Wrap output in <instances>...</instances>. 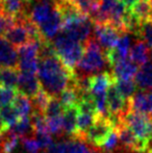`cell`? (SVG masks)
Returning a JSON list of instances; mask_svg holds the SVG:
<instances>
[{
  "mask_svg": "<svg viewBox=\"0 0 152 153\" xmlns=\"http://www.w3.org/2000/svg\"><path fill=\"white\" fill-rule=\"evenodd\" d=\"M38 78L41 88L49 96L57 98L75 78V74L70 71L54 53L39 57Z\"/></svg>",
  "mask_w": 152,
  "mask_h": 153,
  "instance_id": "1",
  "label": "cell"
},
{
  "mask_svg": "<svg viewBox=\"0 0 152 153\" xmlns=\"http://www.w3.org/2000/svg\"><path fill=\"white\" fill-rule=\"evenodd\" d=\"M108 65L105 52L92 36L85 44V53L77 64L74 74L76 77H89L101 73Z\"/></svg>",
  "mask_w": 152,
  "mask_h": 153,
  "instance_id": "2",
  "label": "cell"
},
{
  "mask_svg": "<svg viewBox=\"0 0 152 153\" xmlns=\"http://www.w3.org/2000/svg\"><path fill=\"white\" fill-rule=\"evenodd\" d=\"M55 54L70 71L74 72L85 53V45L76 42L64 31H59L51 41Z\"/></svg>",
  "mask_w": 152,
  "mask_h": 153,
  "instance_id": "3",
  "label": "cell"
},
{
  "mask_svg": "<svg viewBox=\"0 0 152 153\" xmlns=\"http://www.w3.org/2000/svg\"><path fill=\"white\" fill-rule=\"evenodd\" d=\"M121 121L134 133L145 149L148 150L152 141V117L127 109L122 116Z\"/></svg>",
  "mask_w": 152,
  "mask_h": 153,
  "instance_id": "4",
  "label": "cell"
},
{
  "mask_svg": "<svg viewBox=\"0 0 152 153\" xmlns=\"http://www.w3.org/2000/svg\"><path fill=\"white\" fill-rule=\"evenodd\" d=\"M114 129V124L108 118L98 117L93 125L85 132L82 140L97 149L103 145Z\"/></svg>",
  "mask_w": 152,
  "mask_h": 153,
  "instance_id": "5",
  "label": "cell"
},
{
  "mask_svg": "<svg viewBox=\"0 0 152 153\" xmlns=\"http://www.w3.org/2000/svg\"><path fill=\"white\" fill-rule=\"evenodd\" d=\"M39 50L40 43L29 42L28 44L19 47L18 52V70L20 72L37 74L39 68Z\"/></svg>",
  "mask_w": 152,
  "mask_h": 153,
  "instance_id": "6",
  "label": "cell"
},
{
  "mask_svg": "<svg viewBox=\"0 0 152 153\" xmlns=\"http://www.w3.org/2000/svg\"><path fill=\"white\" fill-rule=\"evenodd\" d=\"M120 34L121 32L110 24H94L93 38L105 53L114 48Z\"/></svg>",
  "mask_w": 152,
  "mask_h": 153,
  "instance_id": "7",
  "label": "cell"
},
{
  "mask_svg": "<svg viewBox=\"0 0 152 153\" xmlns=\"http://www.w3.org/2000/svg\"><path fill=\"white\" fill-rule=\"evenodd\" d=\"M128 109L152 117V91H138L127 101Z\"/></svg>",
  "mask_w": 152,
  "mask_h": 153,
  "instance_id": "8",
  "label": "cell"
},
{
  "mask_svg": "<svg viewBox=\"0 0 152 153\" xmlns=\"http://www.w3.org/2000/svg\"><path fill=\"white\" fill-rule=\"evenodd\" d=\"M41 89L42 88L37 74L19 72L17 92L25 95L28 98H33Z\"/></svg>",
  "mask_w": 152,
  "mask_h": 153,
  "instance_id": "9",
  "label": "cell"
},
{
  "mask_svg": "<svg viewBox=\"0 0 152 153\" xmlns=\"http://www.w3.org/2000/svg\"><path fill=\"white\" fill-rule=\"evenodd\" d=\"M3 38L12 46L18 47V48L30 42L28 32L19 20H16V23L13 26H10L3 32Z\"/></svg>",
  "mask_w": 152,
  "mask_h": 153,
  "instance_id": "10",
  "label": "cell"
},
{
  "mask_svg": "<svg viewBox=\"0 0 152 153\" xmlns=\"http://www.w3.org/2000/svg\"><path fill=\"white\" fill-rule=\"evenodd\" d=\"M114 82V77L112 73L106 71L98 73L90 77V93L93 97L106 95L108 88Z\"/></svg>",
  "mask_w": 152,
  "mask_h": 153,
  "instance_id": "11",
  "label": "cell"
},
{
  "mask_svg": "<svg viewBox=\"0 0 152 153\" xmlns=\"http://www.w3.org/2000/svg\"><path fill=\"white\" fill-rule=\"evenodd\" d=\"M18 52L3 36H0V68L18 69Z\"/></svg>",
  "mask_w": 152,
  "mask_h": 153,
  "instance_id": "12",
  "label": "cell"
},
{
  "mask_svg": "<svg viewBox=\"0 0 152 153\" xmlns=\"http://www.w3.org/2000/svg\"><path fill=\"white\" fill-rule=\"evenodd\" d=\"M113 68V77L118 80H132L134 78L139 68L132 61H130L129 57L116 62Z\"/></svg>",
  "mask_w": 152,
  "mask_h": 153,
  "instance_id": "13",
  "label": "cell"
},
{
  "mask_svg": "<svg viewBox=\"0 0 152 153\" xmlns=\"http://www.w3.org/2000/svg\"><path fill=\"white\" fill-rule=\"evenodd\" d=\"M134 83L140 91H152V62L141 66L134 76Z\"/></svg>",
  "mask_w": 152,
  "mask_h": 153,
  "instance_id": "14",
  "label": "cell"
},
{
  "mask_svg": "<svg viewBox=\"0 0 152 153\" xmlns=\"http://www.w3.org/2000/svg\"><path fill=\"white\" fill-rule=\"evenodd\" d=\"M150 56V49L146 46L144 42L141 40H136L131 45V48L129 50V59L136 66H143L146 62H149Z\"/></svg>",
  "mask_w": 152,
  "mask_h": 153,
  "instance_id": "15",
  "label": "cell"
},
{
  "mask_svg": "<svg viewBox=\"0 0 152 153\" xmlns=\"http://www.w3.org/2000/svg\"><path fill=\"white\" fill-rule=\"evenodd\" d=\"M77 106L66 107L63 114V131L65 134L74 139L76 137V123H77Z\"/></svg>",
  "mask_w": 152,
  "mask_h": 153,
  "instance_id": "16",
  "label": "cell"
},
{
  "mask_svg": "<svg viewBox=\"0 0 152 153\" xmlns=\"http://www.w3.org/2000/svg\"><path fill=\"white\" fill-rule=\"evenodd\" d=\"M127 10L140 23L152 20V8L149 0H140Z\"/></svg>",
  "mask_w": 152,
  "mask_h": 153,
  "instance_id": "17",
  "label": "cell"
},
{
  "mask_svg": "<svg viewBox=\"0 0 152 153\" xmlns=\"http://www.w3.org/2000/svg\"><path fill=\"white\" fill-rule=\"evenodd\" d=\"M12 107L18 115L19 119L29 117L33 111V104H31L30 98L20 93H17L16 98L12 103Z\"/></svg>",
  "mask_w": 152,
  "mask_h": 153,
  "instance_id": "18",
  "label": "cell"
},
{
  "mask_svg": "<svg viewBox=\"0 0 152 153\" xmlns=\"http://www.w3.org/2000/svg\"><path fill=\"white\" fill-rule=\"evenodd\" d=\"M20 137L7 130L0 137V150L1 153H16L20 149Z\"/></svg>",
  "mask_w": 152,
  "mask_h": 153,
  "instance_id": "19",
  "label": "cell"
},
{
  "mask_svg": "<svg viewBox=\"0 0 152 153\" xmlns=\"http://www.w3.org/2000/svg\"><path fill=\"white\" fill-rule=\"evenodd\" d=\"M19 70L16 68H0V85L17 90Z\"/></svg>",
  "mask_w": 152,
  "mask_h": 153,
  "instance_id": "20",
  "label": "cell"
},
{
  "mask_svg": "<svg viewBox=\"0 0 152 153\" xmlns=\"http://www.w3.org/2000/svg\"><path fill=\"white\" fill-rule=\"evenodd\" d=\"M8 130L12 131L14 134H16L17 137H19L20 139L26 137H33V125H31L30 119L29 117L21 118L12 128H10Z\"/></svg>",
  "mask_w": 152,
  "mask_h": 153,
  "instance_id": "21",
  "label": "cell"
},
{
  "mask_svg": "<svg viewBox=\"0 0 152 153\" xmlns=\"http://www.w3.org/2000/svg\"><path fill=\"white\" fill-rule=\"evenodd\" d=\"M31 125H33V134L38 133H49L48 126H47V120L44 117V115L39 111H33L29 116Z\"/></svg>",
  "mask_w": 152,
  "mask_h": 153,
  "instance_id": "22",
  "label": "cell"
},
{
  "mask_svg": "<svg viewBox=\"0 0 152 153\" xmlns=\"http://www.w3.org/2000/svg\"><path fill=\"white\" fill-rule=\"evenodd\" d=\"M114 82L120 95L127 101L136 92V85L133 80H118V79H114Z\"/></svg>",
  "mask_w": 152,
  "mask_h": 153,
  "instance_id": "23",
  "label": "cell"
},
{
  "mask_svg": "<svg viewBox=\"0 0 152 153\" xmlns=\"http://www.w3.org/2000/svg\"><path fill=\"white\" fill-rule=\"evenodd\" d=\"M64 111H65V108L62 105L61 101L57 98H55V97H52L43 115H44V117L46 119H51V118L62 117L64 114Z\"/></svg>",
  "mask_w": 152,
  "mask_h": 153,
  "instance_id": "24",
  "label": "cell"
},
{
  "mask_svg": "<svg viewBox=\"0 0 152 153\" xmlns=\"http://www.w3.org/2000/svg\"><path fill=\"white\" fill-rule=\"evenodd\" d=\"M136 38L144 42L146 46L152 50V20L143 22L140 25Z\"/></svg>",
  "mask_w": 152,
  "mask_h": 153,
  "instance_id": "25",
  "label": "cell"
},
{
  "mask_svg": "<svg viewBox=\"0 0 152 153\" xmlns=\"http://www.w3.org/2000/svg\"><path fill=\"white\" fill-rule=\"evenodd\" d=\"M51 98H52V97L49 96L43 89H41L38 94L36 95L33 98H31L33 99V103H31V104L33 105V111H39V113H41V114H44L45 109H46L47 105H48L49 101L51 100Z\"/></svg>",
  "mask_w": 152,
  "mask_h": 153,
  "instance_id": "26",
  "label": "cell"
},
{
  "mask_svg": "<svg viewBox=\"0 0 152 153\" xmlns=\"http://www.w3.org/2000/svg\"><path fill=\"white\" fill-rule=\"evenodd\" d=\"M0 117H1L4 125H5L8 129L12 128V127L20 120L18 115L16 114V111H15L14 108L12 107V105L1 107V108H0Z\"/></svg>",
  "mask_w": 152,
  "mask_h": 153,
  "instance_id": "27",
  "label": "cell"
},
{
  "mask_svg": "<svg viewBox=\"0 0 152 153\" xmlns=\"http://www.w3.org/2000/svg\"><path fill=\"white\" fill-rule=\"evenodd\" d=\"M68 151L69 153H91L92 149L81 139H70L68 140Z\"/></svg>",
  "mask_w": 152,
  "mask_h": 153,
  "instance_id": "28",
  "label": "cell"
},
{
  "mask_svg": "<svg viewBox=\"0 0 152 153\" xmlns=\"http://www.w3.org/2000/svg\"><path fill=\"white\" fill-rule=\"evenodd\" d=\"M17 90L4 88L0 85V108L4 106H10L17 96Z\"/></svg>",
  "mask_w": 152,
  "mask_h": 153,
  "instance_id": "29",
  "label": "cell"
},
{
  "mask_svg": "<svg viewBox=\"0 0 152 153\" xmlns=\"http://www.w3.org/2000/svg\"><path fill=\"white\" fill-rule=\"evenodd\" d=\"M46 120H47V126H48V130L50 134L61 135L62 133H64L63 116L62 117L51 118V119H46Z\"/></svg>",
  "mask_w": 152,
  "mask_h": 153,
  "instance_id": "30",
  "label": "cell"
},
{
  "mask_svg": "<svg viewBox=\"0 0 152 153\" xmlns=\"http://www.w3.org/2000/svg\"><path fill=\"white\" fill-rule=\"evenodd\" d=\"M21 146L23 147V150L27 153H39L40 147L37 140L33 137H26L20 139Z\"/></svg>",
  "mask_w": 152,
  "mask_h": 153,
  "instance_id": "31",
  "label": "cell"
},
{
  "mask_svg": "<svg viewBox=\"0 0 152 153\" xmlns=\"http://www.w3.org/2000/svg\"><path fill=\"white\" fill-rule=\"evenodd\" d=\"M35 137L40 149L46 150L53 144L52 137H51L50 133H38V134H35Z\"/></svg>",
  "mask_w": 152,
  "mask_h": 153,
  "instance_id": "32",
  "label": "cell"
},
{
  "mask_svg": "<svg viewBox=\"0 0 152 153\" xmlns=\"http://www.w3.org/2000/svg\"><path fill=\"white\" fill-rule=\"evenodd\" d=\"M45 153H69L68 151V141H59L53 142V144L45 150Z\"/></svg>",
  "mask_w": 152,
  "mask_h": 153,
  "instance_id": "33",
  "label": "cell"
},
{
  "mask_svg": "<svg viewBox=\"0 0 152 153\" xmlns=\"http://www.w3.org/2000/svg\"><path fill=\"white\" fill-rule=\"evenodd\" d=\"M4 29H5V23H4V15L0 6V34L3 33Z\"/></svg>",
  "mask_w": 152,
  "mask_h": 153,
  "instance_id": "34",
  "label": "cell"
},
{
  "mask_svg": "<svg viewBox=\"0 0 152 153\" xmlns=\"http://www.w3.org/2000/svg\"><path fill=\"white\" fill-rule=\"evenodd\" d=\"M122 2L124 3V5L126 6L127 8H130L132 5H134V4L136 3V2H139L140 0H121Z\"/></svg>",
  "mask_w": 152,
  "mask_h": 153,
  "instance_id": "35",
  "label": "cell"
},
{
  "mask_svg": "<svg viewBox=\"0 0 152 153\" xmlns=\"http://www.w3.org/2000/svg\"><path fill=\"white\" fill-rule=\"evenodd\" d=\"M16 153H27V152H25L24 150H23V149H21V148H20V149H19L18 151H17Z\"/></svg>",
  "mask_w": 152,
  "mask_h": 153,
  "instance_id": "36",
  "label": "cell"
},
{
  "mask_svg": "<svg viewBox=\"0 0 152 153\" xmlns=\"http://www.w3.org/2000/svg\"><path fill=\"white\" fill-rule=\"evenodd\" d=\"M91 153H98L97 151H96V149H92V151H91Z\"/></svg>",
  "mask_w": 152,
  "mask_h": 153,
  "instance_id": "37",
  "label": "cell"
},
{
  "mask_svg": "<svg viewBox=\"0 0 152 153\" xmlns=\"http://www.w3.org/2000/svg\"><path fill=\"white\" fill-rule=\"evenodd\" d=\"M150 56H151V61H152V50H151V52H150Z\"/></svg>",
  "mask_w": 152,
  "mask_h": 153,
  "instance_id": "38",
  "label": "cell"
},
{
  "mask_svg": "<svg viewBox=\"0 0 152 153\" xmlns=\"http://www.w3.org/2000/svg\"><path fill=\"white\" fill-rule=\"evenodd\" d=\"M151 150H152V148H151Z\"/></svg>",
  "mask_w": 152,
  "mask_h": 153,
  "instance_id": "39",
  "label": "cell"
}]
</instances>
